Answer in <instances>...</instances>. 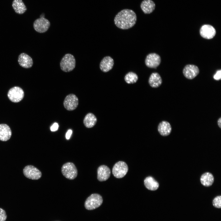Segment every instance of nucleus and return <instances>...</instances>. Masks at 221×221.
Segmentation results:
<instances>
[{
    "label": "nucleus",
    "mask_w": 221,
    "mask_h": 221,
    "mask_svg": "<svg viewBox=\"0 0 221 221\" xmlns=\"http://www.w3.org/2000/svg\"><path fill=\"white\" fill-rule=\"evenodd\" d=\"M114 65L113 59L110 56L104 57L101 60L99 65L101 70L106 72L111 70Z\"/></svg>",
    "instance_id": "14"
},
{
    "label": "nucleus",
    "mask_w": 221,
    "mask_h": 221,
    "mask_svg": "<svg viewBox=\"0 0 221 221\" xmlns=\"http://www.w3.org/2000/svg\"><path fill=\"white\" fill-rule=\"evenodd\" d=\"M79 104L78 97L73 94L67 95L65 98L63 104L65 108L69 111H72L76 109Z\"/></svg>",
    "instance_id": "7"
},
{
    "label": "nucleus",
    "mask_w": 221,
    "mask_h": 221,
    "mask_svg": "<svg viewBox=\"0 0 221 221\" xmlns=\"http://www.w3.org/2000/svg\"><path fill=\"white\" fill-rule=\"evenodd\" d=\"M138 79V76L136 74L130 72L127 73L125 76L124 80L128 84L134 83H136Z\"/></svg>",
    "instance_id": "24"
},
{
    "label": "nucleus",
    "mask_w": 221,
    "mask_h": 221,
    "mask_svg": "<svg viewBox=\"0 0 221 221\" xmlns=\"http://www.w3.org/2000/svg\"><path fill=\"white\" fill-rule=\"evenodd\" d=\"M63 175L69 180H73L77 176L78 171L75 165L72 162H68L64 164L61 168Z\"/></svg>",
    "instance_id": "4"
},
{
    "label": "nucleus",
    "mask_w": 221,
    "mask_h": 221,
    "mask_svg": "<svg viewBox=\"0 0 221 221\" xmlns=\"http://www.w3.org/2000/svg\"><path fill=\"white\" fill-rule=\"evenodd\" d=\"M18 61L19 65L25 68H29L33 64L32 58L24 53H21L19 55Z\"/></svg>",
    "instance_id": "15"
},
{
    "label": "nucleus",
    "mask_w": 221,
    "mask_h": 221,
    "mask_svg": "<svg viewBox=\"0 0 221 221\" xmlns=\"http://www.w3.org/2000/svg\"><path fill=\"white\" fill-rule=\"evenodd\" d=\"M128 169V166L125 162L119 161L115 163L113 166L112 173L116 178H121L126 175Z\"/></svg>",
    "instance_id": "5"
},
{
    "label": "nucleus",
    "mask_w": 221,
    "mask_h": 221,
    "mask_svg": "<svg viewBox=\"0 0 221 221\" xmlns=\"http://www.w3.org/2000/svg\"><path fill=\"white\" fill-rule=\"evenodd\" d=\"M217 124L219 127L221 128V117H220L218 120Z\"/></svg>",
    "instance_id": "30"
},
{
    "label": "nucleus",
    "mask_w": 221,
    "mask_h": 221,
    "mask_svg": "<svg viewBox=\"0 0 221 221\" xmlns=\"http://www.w3.org/2000/svg\"><path fill=\"white\" fill-rule=\"evenodd\" d=\"M12 6L15 12L19 14H22L26 10L27 8L22 0H14Z\"/></svg>",
    "instance_id": "23"
},
{
    "label": "nucleus",
    "mask_w": 221,
    "mask_h": 221,
    "mask_svg": "<svg viewBox=\"0 0 221 221\" xmlns=\"http://www.w3.org/2000/svg\"><path fill=\"white\" fill-rule=\"evenodd\" d=\"M140 7L145 14H149L154 10L155 4L151 0H144L142 2Z\"/></svg>",
    "instance_id": "19"
},
{
    "label": "nucleus",
    "mask_w": 221,
    "mask_h": 221,
    "mask_svg": "<svg viewBox=\"0 0 221 221\" xmlns=\"http://www.w3.org/2000/svg\"><path fill=\"white\" fill-rule=\"evenodd\" d=\"M172 127L168 122L163 121L158 125L157 130L159 134L162 136H166L169 135L172 131Z\"/></svg>",
    "instance_id": "16"
},
{
    "label": "nucleus",
    "mask_w": 221,
    "mask_h": 221,
    "mask_svg": "<svg viewBox=\"0 0 221 221\" xmlns=\"http://www.w3.org/2000/svg\"><path fill=\"white\" fill-rule=\"evenodd\" d=\"M58 124L55 122L51 127L50 130L52 131H55L58 130Z\"/></svg>",
    "instance_id": "28"
},
{
    "label": "nucleus",
    "mask_w": 221,
    "mask_h": 221,
    "mask_svg": "<svg viewBox=\"0 0 221 221\" xmlns=\"http://www.w3.org/2000/svg\"><path fill=\"white\" fill-rule=\"evenodd\" d=\"M7 218V215L5 211L0 208V221H5Z\"/></svg>",
    "instance_id": "26"
},
{
    "label": "nucleus",
    "mask_w": 221,
    "mask_h": 221,
    "mask_svg": "<svg viewBox=\"0 0 221 221\" xmlns=\"http://www.w3.org/2000/svg\"><path fill=\"white\" fill-rule=\"evenodd\" d=\"M72 133V131L71 130H68L66 134V138L67 140L69 139Z\"/></svg>",
    "instance_id": "29"
},
{
    "label": "nucleus",
    "mask_w": 221,
    "mask_h": 221,
    "mask_svg": "<svg viewBox=\"0 0 221 221\" xmlns=\"http://www.w3.org/2000/svg\"><path fill=\"white\" fill-rule=\"evenodd\" d=\"M11 130L6 124H0V140L6 141L9 140L11 136Z\"/></svg>",
    "instance_id": "17"
},
{
    "label": "nucleus",
    "mask_w": 221,
    "mask_h": 221,
    "mask_svg": "<svg viewBox=\"0 0 221 221\" xmlns=\"http://www.w3.org/2000/svg\"><path fill=\"white\" fill-rule=\"evenodd\" d=\"M161 58L158 54L152 53L148 55L145 60L146 65L148 68H156L160 64Z\"/></svg>",
    "instance_id": "10"
},
{
    "label": "nucleus",
    "mask_w": 221,
    "mask_h": 221,
    "mask_svg": "<svg viewBox=\"0 0 221 221\" xmlns=\"http://www.w3.org/2000/svg\"><path fill=\"white\" fill-rule=\"evenodd\" d=\"M199 69L198 67L194 64L186 65L183 70L184 76L189 79H193L196 77L199 73Z\"/></svg>",
    "instance_id": "11"
},
{
    "label": "nucleus",
    "mask_w": 221,
    "mask_h": 221,
    "mask_svg": "<svg viewBox=\"0 0 221 221\" xmlns=\"http://www.w3.org/2000/svg\"><path fill=\"white\" fill-rule=\"evenodd\" d=\"M148 82L150 86L153 88H157L162 84V80L161 77L157 72H153L150 75Z\"/></svg>",
    "instance_id": "18"
},
{
    "label": "nucleus",
    "mask_w": 221,
    "mask_h": 221,
    "mask_svg": "<svg viewBox=\"0 0 221 221\" xmlns=\"http://www.w3.org/2000/svg\"><path fill=\"white\" fill-rule=\"evenodd\" d=\"M200 33L203 38L210 39L215 37L216 33V31L212 25L206 24L201 27L200 30Z\"/></svg>",
    "instance_id": "12"
},
{
    "label": "nucleus",
    "mask_w": 221,
    "mask_h": 221,
    "mask_svg": "<svg viewBox=\"0 0 221 221\" xmlns=\"http://www.w3.org/2000/svg\"><path fill=\"white\" fill-rule=\"evenodd\" d=\"M76 61L74 56L71 54H66L62 59L60 62L61 69L65 72L72 71L76 66Z\"/></svg>",
    "instance_id": "3"
},
{
    "label": "nucleus",
    "mask_w": 221,
    "mask_h": 221,
    "mask_svg": "<svg viewBox=\"0 0 221 221\" xmlns=\"http://www.w3.org/2000/svg\"><path fill=\"white\" fill-rule=\"evenodd\" d=\"M97 179L100 181L107 180L110 177V170L109 168L105 165L99 166L97 169Z\"/></svg>",
    "instance_id": "13"
},
{
    "label": "nucleus",
    "mask_w": 221,
    "mask_h": 221,
    "mask_svg": "<svg viewBox=\"0 0 221 221\" xmlns=\"http://www.w3.org/2000/svg\"><path fill=\"white\" fill-rule=\"evenodd\" d=\"M214 178L213 175L209 172H206L201 176L200 181L201 184L205 187L211 186L214 182Z\"/></svg>",
    "instance_id": "21"
},
{
    "label": "nucleus",
    "mask_w": 221,
    "mask_h": 221,
    "mask_svg": "<svg viewBox=\"0 0 221 221\" xmlns=\"http://www.w3.org/2000/svg\"><path fill=\"white\" fill-rule=\"evenodd\" d=\"M137 16L131 10L125 9L119 12L115 16L114 21L116 26L122 29H127L133 27L136 24Z\"/></svg>",
    "instance_id": "1"
},
{
    "label": "nucleus",
    "mask_w": 221,
    "mask_h": 221,
    "mask_svg": "<svg viewBox=\"0 0 221 221\" xmlns=\"http://www.w3.org/2000/svg\"><path fill=\"white\" fill-rule=\"evenodd\" d=\"M97 119L95 115L92 113H89L85 116L83 120V124L87 128H91L96 124Z\"/></svg>",
    "instance_id": "22"
},
{
    "label": "nucleus",
    "mask_w": 221,
    "mask_h": 221,
    "mask_svg": "<svg viewBox=\"0 0 221 221\" xmlns=\"http://www.w3.org/2000/svg\"><path fill=\"white\" fill-rule=\"evenodd\" d=\"M50 25L49 21L44 17H40L34 21L33 26L34 29L39 33L46 32L49 29Z\"/></svg>",
    "instance_id": "9"
},
{
    "label": "nucleus",
    "mask_w": 221,
    "mask_h": 221,
    "mask_svg": "<svg viewBox=\"0 0 221 221\" xmlns=\"http://www.w3.org/2000/svg\"><path fill=\"white\" fill-rule=\"evenodd\" d=\"M23 173L27 178L33 180H38L42 176L41 172L37 168L31 165L25 166L23 169Z\"/></svg>",
    "instance_id": "8"
},
{
    "label": "nucleus",
    "mask_w": 221,
    "mask_h": 221,
    "mask_svg": "<svg viewBox=\"0 0 221 221\" xmlns=\"http://www.w3.org/2000/svg\"><path fill=\"white\" fill-rule=\"evenodd\" d=\"M212 204L215 207L220 208L221 207V196H219L215 197L213 200Z\"/></svg>",
    "instance_id": "25"
},
{
    "label": "nucleus",
    "mask_w": 221,
    "mask_h": 221,
    "mask_svg": "<svg viewBox=\"0 0 221 221\" xmlns=\"http://www.w3.org/2000/svg\"><path fill=\"white\" fill-rule=\"evenodd\" d=\"M221 70H220L217 71L215 74L213 76V78L214 79L219 80L221 79Z\"/></svg>",
    "instance_id": "27"
},
{
    "label": "nucleus",
    "mask_w": 221,
    "mask_h": 221,
    "mask_svg": "<svg viewBox=\"0 0 221 221\" xmlns=\"http://www.w3.org/2000/svg\"><path fill=\"white\" fill-rule=\"evenodd\" d=\"M103 202V198L100 195L96 193L92 194L86 199L84 206L88 210H93L100 206Z\"/></svg>",
    "instance_id": "2"
},
{
    "label": "nucleus",
    "mask_w": 221,
    "mask_h": 221,
    "mask_svg": "<svg viewBox=\"0 0 221 221\" xmlns=\"http://www.w3.org/2000/svg\"><path fill=\"white\" fill-rule=\"evenodd\" d=\"M8 96L12 102L17 103L21 101L24 96L23 90L18 87H14L9 91Z\"/></svg>",
    "instance_id": "6"
},
{
    "label": "nucleus",
    "mask_w": 221,
    "mask_h": 221,
    "mask_svg": "<svg viewBox=\"0 0 221 221\" xmlns=\"http://www.w3.org/2000/svg\"><path fill=\"white\" fill-rule=\"evenodd\" d=\"M144 184L145 187L151 191L157 190L159 186L158 182L151 176H148L145 179Z\"/></svg>",
    "instance_id": "20"
}]
</instances>
